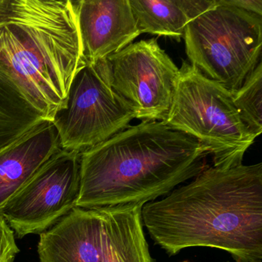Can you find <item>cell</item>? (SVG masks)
<instances>
[{
  "instance_id": "d6986e66",
  "label": "cell",
  "mask_w": 262,
  "mask_h": 262,
  "mask_svg": "<svg viewBox=\"0 0 262 262\" xmlns=\"http://www.w3.org/2000/svg\"><path fill=\"white\" fill-rule=\"evenodd\" d=\"M259 262H261V261H259Z\"/></svg>"
},
{
  "instance_id": "5bb4252c",
  "label": "cell",
  "mask_w": 262,
  "mask_h": 262,
  "mask_svg": "<svg viewBox=\"0 0 262 262\" xmlns=\"http://www.w3.org/2000/svg\"><path fill=\"white\" fill-rule=\"evenodd\" d=\"M43 119L17 87L0 73V151Z\"/></svg>"
},
{
  "instance_id": "e0dca14e",
  "label": "cell",
  "mask_w": 262,
  "mask_h": 262,
  "mask_svg": "<svg viewBox=\"0 0 262 262\" xmlns=\"http://www.w3.org/2000/svg\"><path fill=\"white\" fill-rule=\"evenodd\" d=\"M224 4L262 16V0H222Z\"/></svg>"
},
{
  "instance_id": "52a82bcc",
  "label": "cell",
  "mask_w": 262,
  "mask_h": 262,
  "mask_svg": "<svg viewBox=\"0 0 262 262\" xmlns=\"http://www.w3.org/2000/svg\"><path fill=\"white\" fill-rule=\"evenodd\" d=\"M80 152L59 148L19 193L1 216L18 237L45 232L76 207Z\"/></svg>"
},
{
  "instance_id": "ba28073f",
  "label": "cell",
  "mask_w": 262,
  "mask_h": 262,
  "mask_svg": "<svg viewBox=\"0 0 262 262\" xmlns=\"http://www.w3.org/2000/svg\"><path fill=\"white\" fill-rule=\"evenodd\" d=\"M115 91L142 122H163L172 100L179 69L157 39H142L107 58Z\"/></svg>"
},
{
  "instance_id": "8fae6325",
  "label": "cell",
  "mask_w": 262,
  "mask_h": 262,
  "mask_svg": "<svg viewBox=\"0 0 262 262\" xmlns=\"http://www.w3.org/2000/svg\"><path fill=\"white\" fill-rule=\"evenodd\" d=\"M60 148L54 124L43 119L0 151V216L7 204Z\"/></svg>"
},
{
  "instance_id": "9a60e30c",
  "label": "cell",
  "mask_w": 262,
  "mask_h": 262,
  "mask_svg": "<svg viewBox=\"0 0 262 262\" xmlns=\"http://www.w3.org/2000/svg\"><path fill=\"white\" fill-rule=\"evenodd\" d=\"M233 102L245 126L255 136L262 132V62L247 76L243 85L231 92Z\"/></svg>"
},
{
  "instance_id": "9c48e42d",
  "label": "cell",
  "mask_w": 262,
  "mask_h": 262,
  "mask_svg": "<svg viewBox=\"0 0 262 262\" xmlns=\"http://www.w3.org/2000/svg\"><path fill=\"white\" fill-rule=\"evenodd\" d=\"M76 4L85 64L107 59L141 35L129 0H79Z\"/></svg>"
},
{
  "instance_id": "3957f363",
  "label": "cell",
  "mask_w": 262,
  "mask_h": 262,
  "mask_svg": "<svg viewBox=\"0 0 262 262\" xmlns=\"http://www.w3.org/2000/svg\"><path fill=\"white\" fill-rule=\"evenodd\" d=\"M72 0H0V73L46 120L65 107L85 65Z\"/></svg>"
},
{
  "instance_id": "4fadbf2b",
  "label": "cell",
  "mask_w": 262,
  "mask_h": 262,
  "mask_svg": "<svg viewBox=\"0 0 262 262\" xmlns=\"http://www.w3.org/2000/svg\"><path fill=\"white\" fill-rule=\"evenodd\" d=\"M139 33L180 42L187 25L215 7L217 0H129Z\"/></svg>"
},
{
  "instance_id": "8992f818",
  "label": "cell",
  "mask_w": 262,
  "mask_h": 262,
  "mask_svg": "<svg viewBox=\"0 0 262 262\" xmlns=\"http://www.w3.org/2000/svg\"><path fill=\"white\" fill-rule=\"evenodd\" d=\"M133 119L131 107L113 88L105 59L79 69L65 107L52 122L61 148L82 152L123 131Z\"/></svg>"
},
{
  "instance_id": "30bf717a",
  "label": "cell",
  "mask_w": 262,
  "mask_h": 262,
  "mask_svg": "<svg viewBox=\"0 0 262 262\" xmlns=\"http://www.w3.org/2000/svg\"><path fill=\"white\" fill-rule=\"evenodd\" d=\"M101 209L73 208L42 233L38 244L40 262H102Z\"/></svg>"
},
{
  "instance_id": "5b68a950",
  "label": "cell",
  "mask_w": 262,
  "mask_h": 262,
  "mask_svg": "<svg viewBox=\"0 0 262 262\" xmlns=\"http://www.w3.org/2000/svg\"><path fill=\"white\" fill-rule=\"evenodd\" d=\"M183 38L190 64L235 91L261 61L262 16L217 0L187 25Z\"/></svg>"
},
{
  "instance_id": "7c38bea8",
  "label": "cell",
  "mask_w": 262,
  "mask_h": 262,
  "mask_svg": "<svg viewBox=\"0 0 262 262\" xmlns=\"http://www.w3.org/2000/svg\"><path fill=\"white\" fill-rule=\"evenodd\" d=\"M142 206L102 208V262H154L143 231Z\"/></svg>"
},
{
  "instance_id": "277c9868",
  "label": "cell",
  "mask_w": 262,
  "mask_h": 262,
  "mask_svg": "<svg viewBox=\"0 0 262 262\" xmlns=\"http://www.w3.org/2000/svg\"><path fill=\"white\" fill-rule=\"evenodd\" d=\"M164 124L194 138L213 157L214 167L242 165L256 137L245 126L231 92L184 62Z\"/></svg>"
},
{
  "instance_id": "6da1fadb",
  "label": "cell",
  "mask_w": 262,
  "mask_h": 262,
  "mask_svg": "<svg viewBox=\"0 0 262 262\" xmlns=\"http://www.w3.org/2000/svg\"><path fill=\"white\" fill-rule=\"evenodd\" d=\"M142 223L170 255L191 247L262 260V163L205 168L162 200L145 204Z\"/></svg>"
},
{
  "instance_id": "2e32d148",
  "label": "cell",
  "mask_w": 262,
  "mask_h": 262,
  "mask_svg": "<svg viewBox=\"0 0 262 262\" xmlns=\"http://www.w3.org/2000/svg\"><path fill=\"white\" fill-rule=\"evenodd\" d=\"M19 248L13 232L4 217L0 216V262H13Z\"/></svg>"
},
{
  "instance_id": "ac0fdd59",
  "label": "cell",
  "mask_w": 262,
  "mask_h": 262,
  "mask_svg": "<svg viewBox=\"0 0 262 262\" xmlns=\"http://www.w3.org/2000/svg\"><path fill=\"white\" fill-rule=\"evenodd\" d=\"M183 262H188V261H183Z\"/></svg>"
},
{
  "instance_id": "7a4b0ae2",
  "label": "cell",
  "mask_w": 262,
  "mask_h": 262,
  "mask_svg": "<svg viewBox=\"0 0 262 262\" xmlns=\"http://www.w3.org/2000/svg\"><path fill=\"white\" fill-rule=\"evenodd\" d=\"M208 152L162 122H142L80 152L76 207L142 206L205 168Z\"/></svg>"
}]
</instances>
